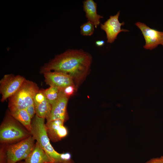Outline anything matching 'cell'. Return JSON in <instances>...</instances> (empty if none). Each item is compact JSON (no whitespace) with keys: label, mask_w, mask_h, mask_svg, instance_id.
Masks as SVG:
<instances>
[{"label":"cell","mask_w":163,"mask_h":163,"mask_svg":"<svg viewBox=\"0 0 163 163\" xmlns=\"http://www.w3.org/2000/svg\"><path fill=\"white\" fill-rule=\"evenodd\" d=\"M26 79L24 77L19 75H5L0 81V92L2 95L1 101H4L14 94Z\"/></svg>","instance_id":"6"},{"label":"cell","mask_w":163,"mask_h":163,"mask_svg":"<svg viewBox=\"0 0 163 163\" xmlns=\"http://www.w3.org/2000/svg\"><path fill=\"white\" fill-rule=\"evenodd\" d=\"M61 89L53 86L44 89L45 96L51 105L54 104L58 100L60 92Z\"/></svg>","instance_id":"16"},{"label":"cell","mask_w":163,"mask_h":163,"mask_svg":"<svg viewBox=\"0 0 163 163\" xmlns=\"http://www.w3.org/2000/svg\"><path fill=\"white\" fill-rule=\"evenodd\" d=\"M61 90L66 96L69 98L74 94L77 89L75 85H74L68 86Z\"/></svg>","instance_id":"18"},{"label":"cell","mask_w":163,"mask_h":163,"mask_svg":"<svg viewBox=\"0 0 163 163\" xmlns=\"http://www.w3.org/2000/svg\"><path fill=\"white\" fill-rule=\"evenodd\" d=\"M39 90L36 83L26 79L19 89L8 98L10 111L25 109L34 104V96Z\"/></svg>","instance_id":"5"},{"label":"cell","mask_w":163,"mask_h":163,"mask_svg":"<svg viewBox=\"0 0 163 163\" xmlns=\"http://www.w3.org/2000/svg\"><path fill=\"white\" fill-rule=\"evenodd\" d=\"M92 62V57L89 53L82 49H69L45 64L41 72L53 71L67 74L72 78L77 89L88 73Z\"/></svg>","instance_id":"1"},{"label":"cell","mask_w":163,"mask_h":163,"mask_svg":"<svg viewBox=\"0 0 163 163\" xmlns=\"http://www.w3.org/2000/svg\"><path fill=\"white\" fill-rule=\"evenodd\" d=\"M95 26L92 22L88 21L80 27L81 34L84 36H91L94 33Z\"/></svg>","instance_id":"17"},{"label":"cell","mask_w":163,"mask_h":163,"mask_svg":"<svg viewBox=\"0 0 163 163\" xmlns=\"http://www.w3.org/2000/svg\"><path fill=\"white\" fill-rule=\"evenodd\" d=\"M36 115L38 117L46 119L51 110V105L45 98L39 102L34 103Z\"/></svg>","instance_id":"15"},{"label":"cell","mask_w":163,"mask_h":163,"mask_svg":"<svg viewBox=\"0 0 163 163\" xmlns=\"http://www.w3.org/2000/svg\"><path fill=\"white\" fill-rule=\"evenodd\" d=\"M35 140L31 135L15 143L2 144L0 149V163H17L25 160L33 149Z\"/></svg>","instance_id":"3"},{"label":"cell","mask_w":163,"mask_h":163,"mask_svg":"<svg viewBox=\"0 0 163 163\" xmlns=\"http://www.w3.org/2000/svg\"><path fill=\"white\" fill-rule=\"evenodd\" d=\"M10 112L12 116L23 125L30 133L31 130V118L26 110L21 109Z\"/></svg>","instance_id":"14"},{"label":"cell","mask_w":163,"mask_h":163,"mask_svg":"<svg viewBox=\"0 0 163 163\" xmlns=\"http://www.w3.org/2000/svg\"><path fill=\"white\" fill-rule=\"evenodd\" d=\"M65 121L57 119L46 122L45 124L46 129L50 140L56 142L67 135L68 131L64 125Z\"/></svg>","instance_id":"11"},{"label":"cell","mask_w":163,"mask_h":163,"mask_svg":"<svg viewBox=\"0 0 163 163\" xmlns=\"http://www.w3.org/2000/svg\"><path fill=\"white\" fill-rule=\"evenodd\" d=\"M69 98L61 90L58 100L51 105V111L46 117V122L57 120H65L67 116V107Z\"/></svg>","instance_id":"10"},{"label":"cell","mask_w":163,"mask_h":163,"mask_svg":"<svg viewBox=\"0 0 163 163\" xmlns=\"http://www.w3.org/2000/svg\"><path fill=\"white\" fill-rule=\"evenodd\" d=\"M120 11L113 16H110L109 18L103 24H101L100 27L104 31L106 34L107 42L109 43H113L117 39V36L121 32H126L128 30L121 29L122 26L124 25V22L120 23L119 20Z\"/></svg>","instance_id":"8"},{"label":"cell","mask_w":163,"mask_h":163,"mask_svg":"<svg viewBox=\"0 0 163 163\" xmlns=\"http://www.w3.org/2000/svg\"><path fill=\"white\" fill-rule=\"evenodd\" d=\"M105 41L104 40H98L96 41L95 45L97 46H101L105 44Z\"/></svg>","instance_id":"21"},{"label":"cell","mask_w":163,"mask_h":163,"mask_svg":"<svg viewBox=\"0 0 163 163\" xmlns=\"http://www.w3.org/2000/svg\"><path fill=\"white\" fill-rule=\"evenodd\" d=\"M25 110L31 118V119L33 118L35 114L36 113L34 104L29 106Z\"/></svg>","instance_id":"19"},{"label":"cell","mask_w":163,"mask_h":163,"mask_svg":"<svg viewBox=\"0 0 163 163\" xmlns=\"http://www.w3.org/2000/svg\"><path fill=\"white\" fill-rule=\"evenodd\" d=\"M58 163H74L73 161L71 159Z\"/></svg>","instance_id":"22"},{"label":"cell","mask_w":163,"mask_h":163,"mask_svg":"<svg viewBox=\"0 0 163 163\" xmlns=\"http://www.w3.org/2000/svg\"><path fill=\"white\" fill-rule=\"evenodd\" d=\"M44 118L36 115L31 122L30 133L54 163L61 162L70 159L69 154H61L54 149L47 133Z\"/></svg>","instance_id":"2"},{"label":"cell","mask_w":163,"mask_h":163,"mask_svg":"<svg viewBox=\"0 0 163 163\" xmlns=\"http://www.w3.org/2000/svg\"><path fill=\"white\" fill-rule=\"evenodd\" d=\"M43 73L45 82L50 86L62 89L68 86L75 85L72 78L66 73L58 71H50Z\"/></svg>","instance_id":"9"},{"label":"cell","mask_w":163,"mask_h":163,"mask_svg":"<svg viewBox=\"0 0 163 163\" xmlns=\"http://www.w3.org/2000/svg\"><path fill=\"white\" fill-rule=\"evenodd\" d=\"M24 162L25 163H54L37 142Z\"/></svg>","instance_id":"12"},{"label":"cell","mask_w":163,"mask_h":163,"mask_svg":"<svg viewBox=\"0 0 163 163\" xmlns=\"http://www.w3.org/2000/svg\"><path fill=\"white\" fill-rule=\"evenodd\" d=\"M83 9L85 13L88 21L94 24L97 28L100 24L101 19L103 17L97 13V4L93 0H86L83 2Z\"/></svg>","instance_id":"13"},{"label":"cell","mask_w":163,"mask_h":163,"mask_svg":"<svg viewBox=\"0 0 163 163\" xmlns=\"http://www.w3.org/2000/svg\"><path fill=\"white\" fill-rule=\"evenodd\" d=\"M145 163H163V156L151 158Z\"/></svg>","instance_id":"20"},{"label":"cell","mask_w":163,"mask_h":163,"mask_svg":"<svg viewBox=\"0 0 163 163\" xmlns=\"http://www.w3.org/2000/svg\"><path fill=\"white\" fill-rule=\"evenodd\" d=\"M31 135L20 123L7 112L0 127V142L2 144H12L21 141Z\"/></svg>","instance_id":"4"},{"label":"cell","mask_w":163,"mask_h":163,"mask_svg":"<svg viewBox=\"0 0 163 163\" xmlns=\"http://www.w3.org/2000/svg\"><path fill=\"white\" fill-rule=\"evenodd\" d=\"M17 163H25L24 161H19L18 162H17Z\"/></svg>","instance_id":"23"},{"label":"cell","mask_w":163,"mask_h":163,"mask_svg":"<svg viewBox=\"0 0 163 163\" xmlns=\"http://www.w3.org/2000/svg\"><path fill=\"white\" fill-rule=\"evenodd\" d=\"M135 25L140 30L145 41L143 47L152 50L159 45L163 46V31L151 28L144 23L137 22Z\"/></svg>","instance_id":"7"}]
</instances>
